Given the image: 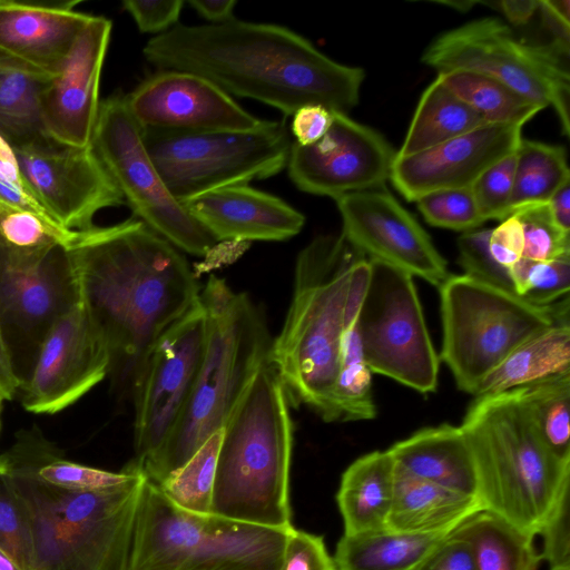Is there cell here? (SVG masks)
I'll return each mask as SVG.
<instances>
[{
	"label": "cell",
	"instance_id": "cell-1",
	"mask_svg": "<svg viewBox=\"0 0 570 570\" xmlns=\"http://www.w3.org/2000/svg\"><path fill=\"white\" fill-rule=\"evenodd\" d=\"M69 253L112 385L132 401L154 346L199 301V284L181 250L137 218L81 230Z\"/></svg>",
	"mask_w": 570,
	"mask_h": 570
},
{
	"label": "cell",
	"instance_id": "cell-2",
	"mask_svg": "<svg viewBox=\"0 0 570 570\" xmlns=\"http://www.w3.org/2000/svg\"><path fill=\"white\" fill-rule=\"evenodd\" d=\"M158 70L202 76L229 96L264 102L292 116L318 104L347 114L360 99L362 68L342 65L283 26L234 19L219 24H177L142 49Z\"/></svg>",
	"mask_w": 570,
	"mask_h": 570
},
{
	"label": "cell",
	"instance_id": "cell-3",
	"mask_svg": "<svg viewBox=\"0 0 570 570\" xmlns=\"http://www.w3.org/2000/svg\"><path fill=\"white\" fill-rule=\"evenodd\" d=\"M200 302L207 337L191 393L160 449L142 465L131 463L155 484L223 430L255 373L269 360L272 338L266 320L246 293L210 276L200 291Z\"/></svg>",
	"mask_w": 570,
	"mask_h": 570
},
{
	"label": "cell",
	"instance_id": "cell-4",
	"mask_svg": "<svg viewBox=\"0 0 570 570\" xmlns=\"http://www.w3.org/2000/svg\"><path fill=\"white\" fill-rule=\"evenodd\" d=\"M289 397L269 360L255 373L223 428L210 513L292 529Z\"/></svg>",
	"mask_w": 570,
	"mask_h": 570
},
{
	"label": "cell",
	"instance_id": "cell-5",
	"mask_svg": "<svg viewBox=\"0 0 570 570\" xmlns=\"http://www.w3.org/2000/svg\"><path fill=\"white\" fill-rule=\"evenodd\" d=\"M364 256L341 233L320 235L298 254L292 302L269 361L289 401L333 422L332 396L352 269Z\"/></svg>",
	"mask_w": 570,
	"mask_h": 570
},
{
	"label": "cell",
	"instance_id": "cell-6",
	"mask_svg": "<svg viewBox=\"0 0 570 570\" xmlns=\"http://www.w3.org/2000/svg\"><path fill=\"white\" fill-rule=\"evenodd\" d=\"M460 428L472 453L476 498L483 510L538 535L570 487V461L544 444L520 389L475 399Z\"/></svg>",
	"mask_w": 570,
	"mask_h": 570
},
{
	"label": "cell",
	"instance_id": "cell-7",
	"mask_svg": "<svg viewBox=\"0 0 570 570\" xmlns=\"http://www.w3.org/2000/svg\"><path fill=\"white\" fill-rule=\"evenodd\" d=\"M0 459L24 500L38 570H130L141 470L129 463L118 485L69 491L41 483L9 453Z\"/></svg>",
	"mask_w": 570,
	"mask_h": 570
},
{
	"label": "cell",
	"instance_id": "cell-8",
	"mask_svg": "<svg viewBox=\"0 0 570 570\" xmlns=\"http://www.w3.org/2000/svg\"><path fill=\"white\" fill-rule=\"evenodd\" d=\"M289 530L184 511L146 478L130 570H278Z\"/></svg>",
	"mask_w": 570,
	"mask_h": 570
},
{
	"label": "cell",
	"instance_id": "cell-9",
	"mask_svg": "<svg viewBox=\"0 0 570 570\" xmlns=\"http://www.w3.org/2000/svg\"><path fill=\"white\" fill-rule=\"evenodd\" d=\"M439 289L443 328L439 358L458 387L472 395L518 345L548 327L570 323L568 296L533 305L464 274L450 275Z\"/></svg>",
	"mask_w": 570,
	"mask_h": 570
},
{
	"label": "cell",
	"instance_id": "cell-10",
	"mask_svg": "<svg viewBox=\"0 0 570 570\" xmlns=\"http://www.w3.org/2000/svg\"><path fill=\"white\" fill-rule=\"evenodd\" d=\"M145 147L178 202L269 178L286 168L292 139L285 122L262 120L246 131L141 129Z\"/></svg>",
	"mask_w": 570,
	"mask_h": 570
},
{
	"label": "cell",
	"instance_id": "cell-11",
	"mask_svg": "<svg viewBox=\"0 0 570 570\" xmlns=\"http://www.w3.org/2000/svg\"><path fill=\"white\" fill-rule=\"evenodd\" d=\"M568 56L552 42H524L508 24L487 17L443 32L426 47L421 60L438 73L462 70L484 75L542 109L551 106L569 136Z\"/></svg>",
	"mask_w": 570,
	"mask_h": 570
},
{
	"label": "cell",
	"instance_id": "cell-12",
	"mask_svg": "<svg viewBox=\"0 0 570 570\" xmlns=\"http://www.w3.org/2000/svg\"><path fill=\"white\" fill-rule=\"evenodd\" d=\"M368 262L357 327L370 371L422 394L436 391L440 358L413 276L379 261Z\"/></svg>",
	"mask_w": 570,
	"mask_h": 570
},
{
	"label": "cell",
	"instance_id": "cell-13",
	"mask_svg": "<svg viewBox=\"0 0 570 570\" xmlns=\"http://www.w3.org/2000/svg\"><path fill=\"white\" fill-rule=\"evenodd\" d=\"M91 146L137 219L194 256H205L217 245L169 191L124 96L100 102Z\"/></svg>",
	"mask_w": 570,
	"mask_h": 570
},
{
	"label": "cell",
	"instance_id": "cell-14",
	"mask_svg": "<svg viewBox=\"0 0 570 570\" xmlns=\"http://www.w3.org/2000/svg\"><path fill=\"white\" fill-rule=\"evenodd\" d=\"M207 337L199 301L154 346L134 396L135 460L140 466L164 444L197 379Z\"/></svg>",
	"mask_w": 570,
	"mask_h": 570
},
{
	"label": "cell",
	"instance_id": "cell-15",
	"mask_svg": "<svg viewBox=\"0 0 570 570\" xmlns=\"http://www.w3.org/2000/svg\"><path fill=\"white\" fill-rule=\"evenodd\" d=\"M81 301L77 272L66 247L26 257L0 252L1 326L12 358L17 350L21 355L27 353L30 370L48 331Z\"/></svg>",
	"mask_w": 570,
	"mask_h": 570
},
{
	"label": "cell",
	"instance_id": "cell-16",
	"mask_svg": "<svg viewBox=\"0 0 570 570\" xmlns=\"http://www.w3.org/2000/svg\"><path fill=\"white\" fill-rule=\"evenodd\" d=\"M106 341L83 301L48 331L21 386L22 406L57 413L91 390L109 372Z\"/></svg>",
	"mask_w": 570,
	"mask_h": 570
},
{
	"label": "cell",
	"instance_id": "cell-17",
	"mask_svg": "<svg viewBox=\"0 0 570 570\" xmlns=\"http://www.w3.org/2000/svg\"><path fill=\"white\" fill-rule=\"evenodd\" d=\"M396 151L376 130L333 110L328 131L315 144L293 141L287 171L302 191L332 197L383 187Z\"/></svg>",
	"mask_w": 570,
	"mask_h": 570
},
{
	"label": "cell",
	"instance_id": "cell-18",
	"mask_svg": "<svg viewBox=\"0 0 570 570\" xmlns=\"http://www.w3.org/2000/svg\"><path fill=\"white\" fill-rule=\"evenodd\" d=\"M13 150L28 187L65 228L89 229L98 212L125 204L91 145L48 140Z\"/></svg>",
	"mask_w": 570,
	"mask_h": 570
},
{
	"label": "cell",
	"instance_id": "cell-19",
	"mask_svg": "<svg viewBox=\"0 0 570 570\" xmlns=\"http://www.w3.org/2000/svg\"><path fill=\"white\" fill-rule=\"evenodd\" d=\"M343 236L366 258L397 267L441 287L446 262L417 220L383 187L335 199Z\"/></svg>",
	"mask_w": 570,
	"mask_h": 570
},
{
	"label": "cell",
	"instance_id": "cell-20",
	"mask_svg": "<svg viewBox=\"0 0 570 570\" xmlns=\"http://www.w3.org/2000/svg\"><path fill=\"white\" fill-rule=\"evenodd\" d=\"M124 97L140 129L246 131L263 120L214 82L188 71L158 70Z\"/></svg>",
	"mask_w": 570,
	"mask_h": 570
},
{
	"label": "cell",
	"instance_id": "cell-21",
	"mask_svg": "<svg viewBox=\"0 0 570 570\" xmlns=\"http://www.w3.org/2000/svg\"><path fill=\"white\" fill-rule=\"evenodd\" d=\"M111 29L109 19L92 14L50 76L42 94V115L51 140L75 147L91 145Z\"/></svg>",
	"mask_w": 570,
	"mask_h": 570
},
{
	"label": "cell",
	"instance_id": "cell-22",
	"mask_svg": "<svg viewBox=\"0 0 570 570\" xmlns=\"http://www.w3.org/2000/svg\"><path fill=\"white\" fill-rule=\"evenodd\" d=\"M522 127L487 124L426 150L395 155L390 180L409 202L443 189L466 188L489 167L514 153Z\"/></svg>",
	"mask_w": 570,
	"mask_h": 570
},
{
	"label": "cell",
	"instance_id": "cell-23",
	"mask_svg": "<svg viewBox=\"0 0 570 570\" xmlns=\"http://www.w3.org/2000/svg\"><path fill=\"white\" fill-rule=\"evenodd\" d=\"M217 240L279 242L297 235L304 215L279 197L236 185L180 203Z\"/></svg>",
	"mask_w": 570,
	"mask_h": 570
},
{
	"label": "cell",
	"instance_id": "cell-24",
	"mask_svg": "<svg viewBox=\"0 0 570 570\" xmlns=\"http://www.w3.org/2000/svg\"><path fill=\"white\" fill-rule=\"evenodd\" d=\"M77 4L0 0V53L53 73L92 16Z\"/></svg>",
	"mask_w": 570,
	"mask_h": 570
},
{
	"label": "cell",
	"instance_id": "cell-25",
	"mask_svg": "<svg viewBox=\"0 0 570 570\" xmlns=\"http://www.w3.org/2000/svg\"><path fill=\"white\" fill-rule=\"evenodd\" d=\"M387 451L400 471L476 497L474 462L460 426L443 423L424 428L394 443Z\"/></svg>",
	"mask_w": 570,
	"mask_h": 570
},
{
	"label": "cell",
	"instance_id": "cell-26",
	"mask_svg": "<svg viewBox=\"0 0 570 570\" xmlns=\"http://www.w3.org/2000/svg\"><path fill=\"white\" fill-rule=\"evenodd\" d=\"M370 274V262L361 256L353 266L338 372L332 396L333 422L366 421L376 416L370 371L358 334L357 318Z\"/></svg>",
	"mask_w": 570,
	"mask_h": 570
},
{
	"label": "cell",
	"instance_id": "cell-27",
	"mask_svg": "<svg viewBox=\"0 0 570 570\" xmlns=\"http://www.w3.org/2000/svg\"><path fill=\"white\" fill-rule=\"evenodd\" d=\"M476 497L413 478L395 466V489L386 530L414 533H449L482 511Z\"/></svg>",
	"mask_w": 570,
	"mask_h": 570
},
{
	"label": "cell",
	"instance_id": "cell-28",
	"mask_svg": "<svg viewBox=\"0 0 570 570\" xmlns=\"http://www.w3.org/2000/svg\"><path fill=\"white\" fill-rule=\"evenodd\" d=\"M395 489V462L387 450L356 459L343 473L336 502L344 534L386 529Z\"/></svg>",
	"mask_w": 570,
	"mask_h": 570
},
{
	"label": "cell",
	"instance_id": "cell-29",
	"mask_svg": "<svg viewBox=\"0 0 570 570\" xmlns=\"http://www.w3.org/2000/svg\"><path fill=\"white\" fill-rule=\"evenodd\" d=\"M570 373V323L548 327L518 345L481 382L475 399Z\"/></svg>",
	"mask_w": 570,
	"mask_h": 570
},
{
	"label": "cell",
	"instance_id": "cell-30",
	"mask_svg": "<svg viewBox=\"0 0 570 570\" xmlns=\"http://www.w3.org/2000/svg\"><path fill=\"white\" fill-rule=\"evenodd\" d=\"M51 75L0 53V135L12 148L51 140L42 115Z\"/></svg>",
	"mask_w": 570,
	"mask_h": 570
},
{
	"label": "cell",
	"instance_id": "cell-31",
	"mask_svg": "<svg viewBox=\"0 0 570 570\" xmlns=\"http://www.w3.org/2000/svg\"><path fill=\"white\" fill-rule=\"evenodd\" d=\"M449 533L414 534L384 529L343 534L333 559L336 570H416Z\"/></svg>",
	"mask_w": 570,
	"mask_h": 570
},
{
	"label": "cell",
	"instance_id": "cell-32",
	"mask_svg": "<svg viewBox=\"0 0 570 570\" xmlns=\"http://www.w3.org/2000/svg\"><path fill=\"white\" fill-rule=\"evenodd\" d=\"M487 124L436 77L423 91L396 156L426 150Z\"/></svg>",
	"mask_w": 570,
	"mask_h": 570
},
{
	"label": "cell",
	"instance_id": "cell-33",
	"mask_svg": "<svg viewBox=\"0 0 570 570\" xmlns=\"http://www.w3.org/2000/svg\"><path fill=\"white\" fill-rule=\"evenodd\" d=\"M471 544L476 570H538L540 553L534 535L504 519L479 511L454 529Z\"/></svg>",
	"mask_w": 570,
	"mask_h": 570
},
{
	"label": "cell",
	"instance_id": "cell-34",
	"mask_svg": "<svg viewBox=\"0 0 570 570\" xmlns=\"http://www.w3.org/2000/svg\"><path fill=\"white\" fill-rule=\"evenodd\" d=\"M438 78L488 124L523 127L542 108L505 83L484 75L452 70Z\"/></svg>",
	"mask_w": 570,
	"mask_h": 570
},
{
	"label": "cell",
	"instance_id": "cell-35",
	"mask_svg": "<svg viewBox=\"0 0 570 570\" xmlns=\"http://www.w3.org/2000/svg\"><path fill=\"white\" fill-rule=\"evenodd\" d=\"M567 180L570 169L563 146L521 139L515 150L512 213L527 205L547 203Z\"/></svg>",
	"mask_w": 570,
	"mask_h": 570
},
{
	"label": "cell",
	"instance_id": "cell-36",
	"mask_svg": "<svg viewBox=\"0 0 570 570\" xmlns=\"http://www.w3.org/2000/svg\"><path fill=\"white\" fill-rule=\"evenodd\" d=\"M528 414L544 444L570 461V373L519 387Z\"/></svg>",
	"mask_w": 570,
	"mask_h": 570
},
{
	"label": "cell",
	"instance_id": "cell-37",
	"mask_svg": "<svg viewBox=\"0 0 570 570\" xmlns=\"http://www.w3.org/2000/svg\"><path fill=\"white\" fill-rule=\"evenodd\" d=\"M80 236L81 230L65 228L0 199V252L4 254L26 257L56 246L70 249Z\"/></svg>",
	"mask_w": 570,
	"mask_h": 570
},
{
	"label": "cell",
	"instance_id": "cell-38",
	"mask_svg": "<svg viewBox=\"0 0 570 570\" xmlns=\"http://www.w3.org/2000/svg\"><path fill=\"white\" fill-rule=\"evenodd\" d=\"M222 436L223 430L214 433L183 466L157 484L177 508L196 514H210Z\"/></svg>",
	"mask_w": 570,
	"mask_h": 570
},
{
	"label": "cell",
	"instance_id": "cell-39",
	"mask_svg": "<svg viewBox=\"0 0 570 570\" xmlns=\"http://www.w3.org/2000/svg\"><path fill=\"white\" fill-rule=\"evenodd\" d=\"M0 546L22 570H38L30 517L24 500L1 459Z\"/></svg>",
	"mask_w": 570,
	"mask_h": 570
},
{
	"label": "cell",
	"instance_id": "cell-40",
	"mask_svg": "<svg viewBox=\"0 0 570 570\" xmlns=\"http://www.w3.org/2000/svg\"><path fill=\"white\" fill-rule=\"evenodd\" d=\"M514 294L533 305H550L570 288V257L538 262L521 258L509 268Z\"/></svg>",
	"mask_w": 570,
	"mask_h": 570
},
{
	"label": "cell",
	"instance_id": "cell-41",
	"mask_svg": "<svg viewBox=\"0 0 570 570\" xmlns=\"http://www.w3.org/2000/svg\"><path fill=\"white\" fill-rule=\"evenodd\" d=\"M523 232V258L538 262L570 257V233L553 222L547 203L517 208Z\"/></svg>",
	"mask_w": 570,
	"mask_h": 570
},
{
	"label": "cell",
	"instance_id": "cell-42",
	"mask_svg": "<svg viewBox=\"0 0 570 570\" xmlns=\"http://www.w3.org/2000/svg\"><path fill=\"white\" fill-rule=\"evenodd\" d=\"M416 204L424 219L435 227L468 232L484 223L470 187L429 193Z\"/></svg>",
	"mask_w": 570,
	"mask_h": 570
},
{
	"label": "cell",
	"instance_id": "cell-43",
	"mask_svg": "<svg viewBox=\"0 0 570 570\" xmlns=\"http://www.w3.org/2000/svg\"><path fill=\"white\" fill-rule=\"evenodd\" d=\"M514 165L515 151L489 167L471 185L479 214L484 222L503 220L512 214Z\"/></svg>",
	"mask_w": 570,
	"mask_h": 570
},
{
	"label": "cell",
	"instance_id": "cell-44",
	"mask_svg": "<svg viewBox=\"0 0 570 570\" xmlns=\"http://www.w3.org/2000/svg\"><path fill=\"white\" fill-rule=\"evenodd\" d=\"M490 232L468 230L458 238L460 265L464 275L514 294L509 269L497 264L489 252Z\"/></svg>",
	"mask_w": 570,
	"mask_h": 570
},
{
	"label": "cell",
	"instance_id": "cell-45",
	"mask_svg": "<svg viewBox=\"0 0 570 570\" xmlns=\"http://www.w3.org/2000/svg\"><path fill=\"white\" fill-rule=\"evenodd\" d=\"M538 534L542 537L540 557L549 570H570V487L562 491Z\"/></svg>",
	"mask_w": 570,
	"mask_h": 570
},
{
	"label": "cell",
	"instance_id": "cell-46",
	"mask_svg": "<svg viewBox=\"0 0 570 570\" xmlns=\"http://www.w3.org/2000/svg\"><path fill=\"white\" fill-rule=\"evenodd\" d=\"M278 570H336L322 535L289 530Z\"/></svg>",
	"mask_w": 570,
	"mask_h": 570
},
{
	"label": "cell",
	"instance_id": "cell-47",
	"mask_svg": "<svg viewBox=\"0 0 570 570\" xmlns=\"http://www.w3.org/2000/svg\"><path fill=\"white\" fill-rule=\"evenodd\" d=\"M184 2L180 0L122 2L124 9L132 17L141 32L159 36L178 24Z\"/></svg>",
	"mask_w": 570,
	"mask_h": 570
},
{
	"label": "cell",
	"instance_id": "cell-48",
	"mask_svg": "<svg viewBox=\"0 0 570 570\" xmlns=\"http://www.w3.org/2000/svg\"><path fill=\"white\" fill-rule=\"evenodd\" d=\"M416 570H476L470 542L451 531Z\"/></svg>",
	"mask_w": 570,
	"mask_h": 570
},
{
	"label": "cell",
	"instance_id": "cell-49",
	"mask_svg": "<svg viewBox=\"0 0 570 570\" xmlns=\"http://www.w3.org/2000/svg\"><path fill=\"white\" fill-rule=\"evenodd\" d=\"M523 232L519 219L510 215L490 232L489 252L500 266L509 269L523 256Z\"/></svg>",
	"mask_w": 570,
	"mask_h": 570
},
{
	"label": "cell",
	"instance_id": "cell-50",
	"mask_svg": "<svg viewBox=\"0 0 570 570\" xmlns=\"http://www.w3.org/2000/svg\"><path fill=\"white\" fill-rule=\"evenodd\" d=\"M333 110L318 104H308L296 109L292 115L291 131L294 142L309 146L318 141L330 129Z\"/></svg>",
	"mask_w": 570,
	"mask_h": 570
},
{
	"label": "cell",
	"instance_id": "cell-51",
	"mask_svg": "<svg viewBox=\"0 0 570 570\" xmlns=\"http://www.w3.org/2000/svg\"><path fill=\"white\" fill-rule=\"evenodd\" d=\"M538 10L542 22L553 36L559 49L569 55L570 50V1L569 0H538Z\"/></svg>",
	"mask_w": 570,
	"mask_h": 570
},
{
	"label": "cell",
	"instance_id": "cell-52",
	"mask_svg": "<svg viewBox=\"0 0 570 570\" xmlns=\"http://www.w3.org/2000/svg\"><path fill=\"white\" fill-rule=\"evenodd\" d=\"M22 386L0 322V397L11 400Z\"/></svg>",
	"mask_w": 570,
	"mask_h": 570
},
{
	"label": "cell",
	"instance_id": "cell-53",
	"mask_svg": "<svg viewBox=\"0 0 570 570\" xmlns=\"http://www.w3.org/2000/svg\"><path fill=\"white\" fill-rule=\"evenodd\" d=\"M236 3L234 0H191L188 2L209 24H219L234 20Z\"/></svg>",
	"mask_w": 570,
	"mask_h": 570
},
{
	"label": "cell",
	"instance_id": "cell-54",
	"mask_svg": "<svg viewBox=\"0 0 570 570\" xmlns=\"http://www.w3.org/2000/svg\"><path fill=\"white\" fill-rule=\"evenodd\" d=\"M0 181L19 188L30 189L21 174L13 148L0 135ZM31 190V189H30Z\"/></svg>",
	"mask_w": 570,
	"mask_h": 570
},
{
	"label": "cell",
	"instance_id": "cell-55",
	"mask_svg": "<svg viewBox=\"0 0 570 570\" xmlns=\"http://www.w3.org/2000/svg\"><path fill=\"white\" fill-rule=\"evenodd\" d=\"M495 8L513 26L525 24L538 10V0H501L495 2H481Z\"/></svg>",
	"mask_w": 570,
	"mask_h": 570
},
{
	"label": "cell",
	"instance_id": "cell-56",
	"mask_svg": "<svg viewBox=\"0 0 570 570\" xmlns=\"http://www.w3.org/2000/svg\"><path fill=\"white\" fill-rule=\"evenodd\" d=\"M556 225L570 233V180L563 183L547 202Z\"/></svg>",
	"mask_w": 570,
	"mask_h": 570
},
{
	"label": "cell",
	"instance_id": "cell-57",
	"mask_svg": "<svg viewBox=\"0 0 570 570\" xmlns=\"http://www.w3.org/2000/svg\"><path fill=\"white\" fill-rule=\"evenodd\" d=\"M482 1H435V3L448 6L454 10H458L460 12H466L470 9H472L473 6L480 4Z\"/></svg>",
	"mask_w": 570,
	"mask_h": 570
},
{
	"label": "cell",
	"instance_id": "cell-58",
	"mask_svg": "<svg viewBox=\"0 0 570 570\" xmlns=\"http://www.w3.org/2000/svg\"><path fill=\"white\" fill-rule=\"evenodd\" d=\"M0 570H22L11 556L0 546Z\"/></svg>",
	"mask_w": 570,
	"mask_h": 570
},
{
	"label": "cell",
	"instance_id": "cell-59",
	"mask_svg": "<svg viewBox=\"0 0 570 570\" xmlns=\"http://www.w3.org/2000/svg\"><path fill=\"white\" fill-rule=\"evenodd\" d=\"M1 401H2V399L0 397V404H1Z\"/></svg>",
	"mask_w": 570,
	"mask_h": 570
}]
</instances>
